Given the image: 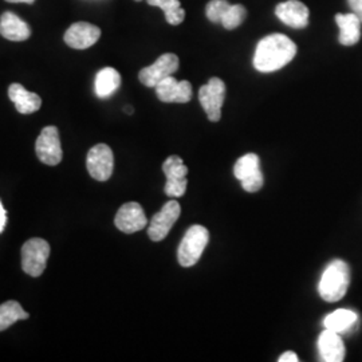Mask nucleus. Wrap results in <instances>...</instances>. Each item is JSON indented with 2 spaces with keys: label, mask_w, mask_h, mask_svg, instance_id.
I'll return each instance as SVG.
<instances>
[{
  "label": "nucleus",
  "mask_w": 362,
  "mask_h": 362,
  "mask_svg": "<svg viewBox=\"0 0 362 362\" xmlns=\"http://www.w3.org/2000/svg\"><path fill=\"white\" fill-rule=\"evenodd\" d=\"M179 58L177 55L167 52L163 54L153 65L144 67L139 74L140 82L146 88H156L163 79L173 76L179 69Z\"/></svg>",
  "instance_id": "6e6552de"
},
{
  "label": "nucleus",
  "mask_w": 362,
  "mask_h": 362,
  "mask_svg": "<svg viewBox=\"0 0 362 362\" xmlns=\"http://www.w3.org/2000/svg\"><path fill=\"white\" fill-rule=\"evenodd\" d=\"M10 3H27V4H33L35 0H6Z\"/></svg>",
  "instance_id": "c756f323"
},
{
  "label": "nucleus",
  "mask_w": 362,
  "mask_h": 362,
  "mask_svg": "<svg viewBox=\"0 0 362 362\" xmlns=\"http://www.w3.org/2000/svg\"><path fill=\"white\" fill-rule=\"evenodd\" d=\"M8 97L15 104L21 115H31L38 112L42 106V100L38 94L26 90L21 83H13L8 88Z\"/></svg>",
  "instance_id": "f3484780"
},
{
  "label": "nucleus",
  "mask_w": 362,
  "mask_h": 362,
  "mask_svg": "<svg viewBox=\"0 0 362 362\" xmlns=\"http://www.w3.org/2000/svg\"><path fill=\"white\" fill-rule=\"evenodd\" d=\"M349 284L350 269L348 263L337 259L326 267L318 285V291L324 300L333 303L345 297Z\"/></svg>",
  "instance_id": "f03ea898"
},
{
  "label": "nucleus",
  "mask_w": 362,
  "mask_h": 362,
  "mask_svg": "<svg viewBox=\"0 0 362 362\" xmlns=\"http://www.w3.org/2000/svg\"><path fill=\"white\" fill-rule=\"evenodd\" d=\"M226 100V85L220 78H211L207 85L199 90V101L207 113L209 121L218 122L221 117V106Z\"/></svg>",
  "instance_id": "423d86ee"
},
{
  "label": "nucleus",
  "mask_w": 362,
  "mask_h": 362,
  "mask_svg": "<svg viewBox=\"0 0 362 362\" xmlns=\"http://www.w3.org/2000/svg\"><path fill=\"white\" fill-rule=\"evenodd\" d=\"M247 16V10L242 4H231L221 18V25L227 30H235L240 26Z\"/></svg>",
  "instance_id": "5701e85b"
},
{
  "label": "nucleus",
  "mask_w": 362,
  "mask_h": 362,
  "mask_svg": "<svg viewBox=\"0 0 362 362\" xmlns=\"http://www.w3.org/2000/svg\"><path fill=\"white\" fill-rule=\"evenodd\" d=\"M275 15L286 26L305 28L309 25V8L299 0H286L275 8Z\"/></svg>",
  "instance_id": "ddd939ff"
},
{
  "label": "nucleus",
  "mask_w": 362,
  "mask_h": 362,
  "mask_svg": "<svg viewBox=\"0 0 362 362\" xmlns=\"http://www.w3.org/2000/svg\"><path fill=\"white\" fill-rule=\"evenodd\" d=\"M30 314L23 310L19 302L16 300H7L0 305V332L8 329L16 321L28 320Z\"/></svg>",
  "instance_id": "aec40b11"
},
{
  "label": "nucleus",
  "mask_w": 362,
  "mask_h": 362,
  "mask_svg": "<svg viewBox=\"0 0 362 362\" xmlns=\"http://www.w3.org/2000/svg\"><path fill=\"white\" fill-rule=\"evenodd\" d=\"M50 257V245L40 238L27 240L22 247V269L27 275L40 276L46 270L47 259Z\"/></svg>",
  "instance_id": "20e7f679"
},
{
  "label": "nucleus",
  "mask_w": 362,
  "mask_h": 362,
  "mask_svg": "<svg viewBox=\"0 0 362 362\" xmlns=\"http://www.w3.org/2000/svg\"><path fill=\"white\" fill-rule=\"evenodd\" d=\"M136 1H140V0H136Z\"/></svg>",
  "instance_id": "2f4dec72"
},
{
  "label": "nucleus",
  "mask_w": 362,
  "mask_h": 362,
  "mask_svg": "<svg viewBox=\"0 0 362 362\" xmlns=\"http://www.w3.org/2000/svg\"><path fill=\"white\" fill-rule=\"evenodd\" d=\"M163 172L165 173V177L169 180H176V179H185L188 168L185 167L184 161L179 156H169L163 164Z\"/></svg>",
  "instance_id": "b1692460"
},
{
  "label": "nucleus",
  "mask_w": 362,
  "mask_h": 362,
  "mask_svg": "<svg viewBox=\"0 0 362 362\" xmlns=\"http://www.w3.org/2000/svg\"><path fill=\"white\" fill-rule=\"evenodd\" d=\"M209 240V233L203 226H192L184 235L177 250V259L182 267H192L202 258Z\"/></svg>",
  "instance_id": "7ed1b4c3"
},
{
  "label": "nucleus",
  "mask_w": 362,
  "mask_h": 362,
  "mask_svg": "<svg viewBox=\"0 0 362 362\" xmlns=\"http://www.w3.org/2000/svg\"><path fill=\"white\" fill-rule=\"evenodd\" d=\"M115 224L124 233H134L146 227L148 219L145 216L143 207L139 203L130 202L118 209Z\"/></svg>",
  "instance_id": "9b49d317"
},
{
  "label": "nucleus",
  "mask_w": 362,
  "mask_h": 362,
  "mask_svg": "<svg viewBox=\"0 0 362 362\" xmlns=\"http://www.w3.org/2000/svg\"><path fill=\"white\" fill-rule=\"evenodd\" d=\"M318 350L325 362H342L346 349L342 338L336 332L325 329L318 338Z\"/></svg>",
  "instance_id": "4468645a"
},
{
  "label": "nucleus",
  "mask_w": 362,
  "mask_h": 362,
  "mask_svg": "<svg viewBox=\"0 0 362 362\" xmlns=\"http://www.w3.org/2000/svg\"><path fill=\"white\" fill-rule=\"evenodd\" d=\"M260 173H262L260 160H259V156L255 153H247V155L242 156L233 167V175L240 182L248 180L251 177H255Z\"/></svg>",
  "instance_id": "412c9836"
},
{
  "label": "nucleus",
  "mask_w": 362,
  "mask_h": 362,
  "mask_svg": "<svg viewBox=\"0 0 362 362\" xmlns=\"http://www.w3.org/2000/svg\"><path fill=\"white\" fill-rule=\"evenodd\" d=\"M351 13H356L362 23V0H348Z\"/></svg>",
  "instance_id": "bb28decb"
},
{
  "label": "nucleus",
  "mask_w": 362,
  "mask_h": 362,
  "mask_svg": "<svg viewBox=\"0 0 362 362\" xmlns=\"http://www.w3.org/2000/svg\"><path fill=\"white\" fill-rule=\"evenodd\" d=\"M231 4L227 0H211L207 4L206 13L212 23H220L224 13L228 10Z\"/></svg>",
  "instance_id": "393cba45"
},
{
  "label": "nucleus",
  "mask_w": 362,
  "mask_h": 362,
  "mask_svg": "<svg viewBox=\"0 0 362 362\" xmlns=\"http://www.w3.org/2000/svg\"><path fill=\"white\" fill-rule=\"evenodd\" d=\"M181 214L180 204L176 200H170L160 212L151 220L148 235L153 242H161L167 238L170 228L177 221Z\"/></svg>",
  "instance_id": "1a4fd4ad"
},
{
  "label": "nucleus",
  "mask_w": 362,
  "mask_h": 362,
  "mask_svg": "<svg viewBox=\"0 0 362 362\" xmlns=\"http://www.w3.org/2000/svg\"><path fill=\"white\" fill-rule=\"evenodd\" d=\"M357 321H358V314L356 311L338 309L326 315L324 326L325 329L341 334V333L349 332L350 329L357 324Z\"/></svg>",
  "instance_id": "a211bd4d"
},
{
  "label": "nucleus",
  "mask_w": 362,
  "mask_h": 362,
  "mask_svg": "<svg viewBox=\"0 0 362 362\" xmlns=\"http://www.w3.org/2000/svg\"><path fill=\"white\" fill-rule=\"evenodd\" d=\"M157 98L167 104H187L192 98V85L173 76L163 79L155 88Z\"/></svg>",
  "instance_id": "9d476101"
},
{
  "label": "nucleus",
  "mask_w": 362,
  "mask_h": 362,
  "mask_svg": "<svg viewBox=\"0 0 362 362\" xmlns=\"http://www.w3.org/2000/svg\"><path fill=\"white\" fill-rule=\"evenodd\" d=\"M6 223H7V212H6V209H4L1 202H0V233L4 231Z\"/></svg>",
  "instance_id": "c85d7f7f"
},
{
  "label": "nucleus",
  "mask_w": 362,
  "mask_h": 362,
  "mask_svg": "<svg viewBox=\"0 0 362 362\" xmlns=\"http://www.w3.org/2000/svg\"><path fill=\"white\" fill-rule=\"evenodd\" d=\"M187 184H188L187 177L185 179H176V180L167 179L165 187H164V192L170 197H180L187 191Z\"/></svg>",
  "instance_id": "a878e982"
},
{
  "label": "nucleus",
  "mask_w": 362,
  "mask_h": 362,
  "mask_svg": "<svg viewBox=\"0 0 362 362\" xmlns=\"http://www.w3.org/2000/svg\"><path fill=\"white\" fill-rule=\"evenodd\" d=\"M299 361V358H298L297 354L294 353V351H286L284 353L281 357H279V362H298Z\"/></svg>",
  "instance_id": "cd10ccee"
},
{
  "label": "nucleus",
  "mask_w": 362,
  "mask_h": 362,
  "mask_svg": "<svg viewBox=\"0 0 362 362\" xmlns=\"http://www.w3.org/2000/svg\"><path fill=\"white\" fill-rule=\"evenodd\" d=\"M35 152L39 160L46 165L55 167L62 161L64 152L57 127H46L42 129L35 143Z\"/></svg>",
  "instance_id": "39448f33"
},
{
  "label": "nucleus",
  "mask_w": 362,
  "mask_h": 362,
  "mask_svg": "<svg viewBox=\"0 0 362 362\" xmlns=\"http://www.w3.org/2000/svg\"><path fill=\"white\" fill-rule=\"evenodd\" d=\"M101 37L100 27L94 26L88 22H77L69 27L66 31L65 42L67 46L76 50L89 49L98 42Z\"/></svg>",
  "instance_id": "f8f14e48"
},
{
  "label": "nucleus",
  "mask_w": 362,
  "mask_h": 362,
  "mask_svg": "<svg viewBox=\"0 0 362 362\" xmlns=\"http://www.w3.org/2000/svg\"><path fill=\"white\" fill-rule=\"evenodd\" d=\"M86 167L93 179L109 180L115 168V156L110 146L106 144H97L93 146L88 153Z\"/></svg>",
  "instance_id": "0eeeda50"
},
{
  "label": "nucleus",
  "mask_w": 362,
  "mask_h": 362,
  "mask_svg": "<svg viewBox=\"0 0 362 362\" xmlns=\"http://www.w3.org/2000/svg\"><path fill=\"white\" fill-rule=\"evenodd\" d=\"M125 112H127V113H129V115H132V113H133V109H132V106H127V107H125Z\"/></svg>",
  "instance_id": "7c9ffc66"
},
{
  "label": "nucleus",
  "mask_w": 362,
  "mask_h": 362,
  "mask_svg": "<svg viewBox=\"0 0 362 362\" xmlns=\"http://www.w3.org/2000/svg\"><path fill=\"white\" fill-rule=\"evenodd\" d=\"M0 34L8 40L23 42L30 38L31 28L18 15L7 11L0 16Z\"/></svg>",
  "instance_id": "2eb2a0df"
},
{
  "label": "nucleus",
  "mask_w": 362,
  "mask_h": 362,
  "mask_svg": "<svg viewBox=\"0 0 362 362\" xmlns=\"http://www.w3.org/2000/svg\"><path fill=\"white\" fill-rule=\"evenodd\" d=\"M297 54L296 43L284 34L262 39L254 55V67L260 73H272L290 64Z\"/></svg>",
  "instance_id": "f257e3e1"
},
{
  "label": "nucleus",
  "mask_w": 362,
  "mask_h": 362,
  "mask_svg": "<svg viewBox=\"0 0 362 362\" xmlns=\"http://www.w3.org/2000/svg\"><path fill=\"white\" fill-rule=\"evenodd\" d=\"M336 22L339 27L338 40L344 46H353L361 38V21L356 13H337Z\"/></svg>",
  "instance_id": "dca6fc26"
},
{
  "label": "nucleus",
  "mask_w": 362,
  "mask_h": 362,
  "mask_svg": "<svg viewBox=\"0 0 362 362\" xmlns=\"http://www.w3.org/2000/svg\"><path fill=\"white\" fill-rule=\"evenodd\" d=\"M121 85V76L113 67H105L95 77V94L100 98L110 97Z\"/></svg>",
  "instance_id": "6ab92c4d"
},
{
  "label": "nucleus",
  "mask_w": 362,
  "mask_h": 362,
  "mask_svg": "<svg viewBox=\"0 0 362 362\" xmlns=\"http://www.w3.org/2000/svg\"><path fill=\"white\" fill-rule=\"evenodd\" d=\"M146 1L149 6L160 7L164 11L167 22L172 26L180 25L185 18V11L181 7L180 0H146Z\"/></svg>",
  "instance_id": "4be33fe9"
}]
</instances>
